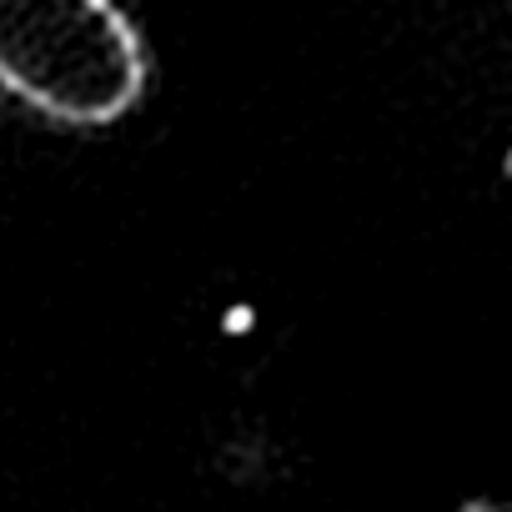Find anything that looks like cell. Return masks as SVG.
I'll use <instances>...</instances> for the list:
<instances>
[{"instance_id":"obj_1","label":"cell","mask_w":512,"mask_h":512,"mask_svg":"<svg viewBox=\"0 0 512 512\" xmlns=\"http://www.w3.org/2000/svg\"><path fill=\"white\" fill-rule=\"evenodd\" d=\"M146 46L116 0H0V91L61 126H111L146 96Z\"/></svg>"}]
</instances>
